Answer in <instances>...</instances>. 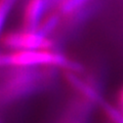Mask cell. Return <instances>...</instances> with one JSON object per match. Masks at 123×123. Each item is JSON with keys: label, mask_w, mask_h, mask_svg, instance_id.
Segmentation results:
<instances>
[{"label": "cell", "mask_w": 123, "mask_h": 123, "mask_svg": "<svg viewBox=\"0 0 123 123\" xmlns=\"http://www.w3.org/2000/svg\"><path fill=\"white\" fill-rule=\"evenodd\" d=\"M88 0H63L60 4V10L64 14L72 13L86 4Z\"/></svg>", "instance_id": "5"}, {"label": "cell", "mask_w": 123, "mask_h": 123, "mask_svg": "<svg viewBox=\"0 0 123 123\" xmlns=\"http://www.w3.org/2000/svg\"><path fill=\"white\" fill-rule=\"evenodd\" d=\"M98 106L112 123H123V112L119 108L112 106L104 98L98 103Z\"/></svg>", "instance_id": "4"}, {"label": "cell", "mask_w": 123, "mask_h": 123, "mask_svg": "<svg viewBox=\"0 0 123 123\" xmlns=\"http://www.w3.org/2000/svg\"><path fill=\"white\" fill-rule=\"evenodd\" d=\"M2 67L10 68H36L40 66L62 68L65 71L79 72L81 65L71 60L64 53L52 49L34 50H10L0 57Z\"/></svg>", "instance_id": "1"}, {"label": "cell", "mask_w": 123, "mask_h": 123, "mask_svg": "<svg viewBox=\"0 0 123 123\" xmlns=\"http://www.w3.org/2000/svg\"><path fill=\"white\" fill-rule=\"evenodd\" d=\"M57 22H59L57 15H50V17H48L47 18H45V20H43L41 22V24L39 27H38L37 30L39 31V32H41L42 34H44V35L47 36V34L50 33L56 27Z\"/></svg>", "instance_id": "6"}, {"label": "cell", "mask_w": 123, "mask_h": 123, "mask_svg": "<svg viewBox=\"0 0 123 123\" xmlns=\"http://www.w3.org/2000/svg\"><path fill=\"white\" fill-rule=\"evenodd\" d=\"M46 0H28L25 6L23 23L24 30H37L42 22L45 11Z\"/></svg>", "instance_id": "3"}, {"label": "cell", "mask_w": 123, "mask_h": 123, "mask_svg": "<svg viewBox=\"0 0 123 123\" xmlns=\"http://www.w3.org/2000/svg\"><path fill=\"white\" fill-rule=\"evenodd\" d=\"M117 105L118 108L123 112V86L119 89L118 95H117Z\"/></svg>", "instance_id": "8"}, {"label": "cell", "mask_w": 123, "mask_h": 123, "mask_svg": "<svg viewBox=\"0 0 123 123\" xmlns=\"http://www.w3.org/2000/svg\"><path fill=\"white\" fill-rule=\"evenodd\" d=\"M14 2H15V0H2V2H1V11H0V25H1V30H3L6 17L8 15L9 11L13 7Z\"/></svg>", "instance_id": "7"}, {"label": "cell", "mask_w": 123, "mask_h": 123, "mask_svg": "<svg viewBox=\"0 0 123 123\" xmlns=\"http://www.w3.org/2000/svg\"><path fill=\"white\" fill-rule=\"evenodd\" d=\"M2 43L10 50H34L51 49V39L38 30H23L20 32H9L2 38Z\"/></svg>", "instance_id": "2"}]
</instances>
